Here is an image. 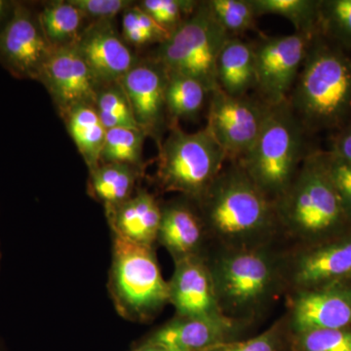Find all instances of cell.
<instances>
[{
    "label": "cell",
    "mask_w": 351,
    "mask_h": 351,
    "mask_svg": "<svg viewBox=\"0 0 351 351\" xmlns=\"http://www.w3.org/2000/svg\"><path fill=\"white\" fill-rule=\"evenodd\" d=\"M286 319L291 332L351 329V281L292 293Z\"/></svg>",
    "instance_id": "9a60e30c"
},
{
    "label": "cell",
    "mask_w": 351,
    "mask_h": 351,
    "mask_svg": "<svg viewBox=\"0 0 351 351\" xmlns=\"http://www.w3.org/2000/svg\"><path fill=\"white\" fill-rule=\"evenodd\" d=\"M210 240L221 249L272 244L280 232L276 205L237 162L223 167L196 202Z\"/></svg>",
    "instance_id": "6da1fadb"
},
{
    "label": "cell",
    "mask_w": 351,
    "mask_h": 351,
    "mask_svg": "<svg viewBox=\"0 0 351 351\" xmlns=\"http://www.w3.org/2000/svg\"><path fill=\"white\" fill-rule=\"evenodd\" d=\"M141 171L134 166L115 163H101L90 171L89 193L104 205L106 215L133 196Z\"/></svg>",
    "instance_id": "7402d4cb"
},
{
    "label": "cell",
    "mask_w": 351,
    "mask_h": 351,
    "mask_svg": "<svg viewBox=\"0 0 351 351\" xmlns=\"http://www.w3.org/2000/svg\"><path fill=\"white\" fill-rule=\"evenodd\" d=\"M315 36L294 32L263 38L253 44L258 97L267 105L289 100Z\"/></svg>",
    "instance_id": "30bf717a"
},
{
    "label": "cell",
    "mask_w": 351,
    "mask_h": 351,
    "mask_svg": "<svg viewBox=\"0 0 351 351\" xmlns=\"http://www.w3.org/2000/svg\"><path fill=\"white\" fill-rule=\"evenodd\" d=\"M55 48L27 7L16 5L0 29V61L14 75L38 80Z\"/></svg>",
    "instance_id": "7c38bea8"
},
{
    "label": "cell",
    "mask_w": 351,
    "mask_h": 351,
    "mask_svg": "<svg viewBox=\"0 0 351 351\" xmlns=\"http://www.w3.org/2000/svg\"><path fill=\"white\" fill-rule=\"evenodd\" d=\"M286 290L292 293L351 281V230L284 254Z\"/></svg>",
    "instance_id": "8fae6325"
},
{
    "label": "cell",
    "mask_w": 351,
    "mask_h": 351,
    "mask_svg": "<svg viewBox=\"0 0 351 351\" xmlns=\"http://www.w3.org/2000/svg\"><path fill=\"white\" fill-rule=\"evenodd\" d=\"M108 289L115 308L126 319L147 322L169 304L154 246L133 243L113 234Z\"/></svg>",
    "instance_id": "8992f818"
},
{
    "label": "cell",
    "mask_w": 351,
    "mask_h": 351,
    "mask_svg": "<svg viewBox=\"0 0 351 351\" xmlns=\"http://www.w3.org/2000/svg\"><path fill=\"white\" fill-rule=\"evenodd\" d=\"M136 121L147 135L157 137L165 117L167 73L156 61L137 63L119 82Z\"/></svg>",
    "instance_id": "e0dca14e"
},
{
    "label": "cell",
    "mask_w": 351,
    "mask_h": 351,
    "mask_svg": "<svg viewBox=\"0 0 351 351\" xmlns=\"http://www.w3.org/2000/svg\"><path fill=\"white\" fill-rule=\"evenodd\" d=\"M207 260L219 311L230 319L248 325L286 291L284 253L274 243L218 248Z\"/></svg>",
    "instance_id": "7a4b0ae2"
},
{
    "label": "cell",
    "mask_w": 351,
    "mask_h": 351,
    "mask_svg": "<svg viewBox=\"0 0 351 351\" xmlns=\"http://www.w3.org/2000/svg\"><path fill=\"white\" fill-rule=\"evenodd\" d=\"M147 136L140 128L108 129L101 149V164H125L142 169L143 145Z\"/></svg>",
    "instance_id": "4316f807"
},
{
    "label": "cell",
    "mask_w": 351,
    "mask_h": 351,
    "mask_svg": "<svg viewBox=\"0 0 351 351\" xmlns=\"http://www.w3.org/2000/svg\"><path fill=\"white\" fill-rule=\"evenodd\" d=\"M71 138L90 171L101 164L107 129L94 105H80L62 114Z\"/></svg>",
    "instance_id": "603a6c76"
},
{
    "label": "cell",
    "mask_w": 351,
    "mask_h": 351,
    "mask_svg": "<svg viewBox=\"0 0 351 351\" xmlns=\"http://www.w3.org/2000/svg\"><path fill=\"white\" fill-rule=\"evenodd\" d=\"M290 351H351V329L291 332Z\"/></svg>",
    "instance_id": "1f68e13d"
},
{
    "label": "cell",
    "mask_w": 351,
    "mask_h": 351,
    "mask_svg": "<svg viewBox=\"0 0 351 351\" xmlns=\"http://www.w3.org/2000/svg\"><path fill=\"white\" fill-rule=\"evenodd\" d=\"M199 2L195 0H144L138 6L171 34L193 15Z\"/></svg>",
    "instance_id": "836d02e7"
},
{
    "label": "cell",
    "mask_w": 351,
    "mask_h": 351,
    "mask_svg": "<svg viewBox=\"0 0 351 351\" xmlns=\"http://www.w3.org/2000/svg\"><path fill=\"white\" fill-rule=\"evenodd\" d=\"M323 159L328 174L351 221V165L331 152H323Z\"/></svg>",
    "instance_id": "e575fe53"
},
{
    "label": "cell",
    "mask_w": 351,
    "mask_h": 351,
    "mask_svg": "<svg viewBox=\"0 0 351 351\" xmlns=\"http://www.w3.org/2000/svg\"><path fill=\"white\" fill-rule=\"evenodd\" d=\"M330 152L351 165V119L338 130Z\"/></svg>",
    "instance_id": "8d00e7d4"
},
{
    "label": "cell",
    "mask_w": 351,
    "mask_h": 351,
    "mask_svg": "<svg viewBox=\"0 0 351 351\" xmlns=\"http://www.w3.org/2000/svg\"><path fill=\"white\" fill-rule=\"evenodd\" d=\"M208 240L206 226L195 201L184 197V200L171 201L162 206L157 241L169 252L174 262L207 256Z\"/></svg>",
    "instance_id": "d6986e66"
},
{
    "label": "cell",
    "mask_w": 351,
    "mask_h": 351,
    "mask_svg": "<svg viewBox=\"0 0 351 351\" xmlns=\"http://www.w3.org/2000/svg\"><path fill=\"white\" fill-rule=\"evenodd\" d=\"M9 2L0 0V22L5 17L7 12H8Z\"/></svg>",
    "instance_id": "f35d334b"
},
{
    "label": "cell",
    "mask_w": 351,
    "mask_h": 351,
    "mask_svg": "<svg viewBox=\"0 0 351 351\" xmlns=\"http://www.w3.org/2000/svg\"><path fill=\"white\" fill-rule=\"evenodd\" d=\"M210 94L209 89L195 78L167 73L166 113L175 122L195 119L209 101Z\"/></svg>",
    "instance_id": "cb8c5ba5"
},
{
    "label": "cell",
    "mask_w": 351,
    "mask_h": 351,
    "mask_svg": "<svg viewBox=\"0 0 351 351\" xmlns=\"http://www.w3.org/2000/svg\"><path fill=\"white\" fill-rule=\"evenodd\" d=\"M95 107L107 130L119 127L140 128L125 92L119 82L100 88Z\"/></svg>",
    "instance_id": "f1b7e54d"
},
{
    "label": "cell",
    "mask_w": 351,
    "mask_h": 351,
    "mask_svg": "<svg viewBox=\"0 0 351 351\" xmlns=\"http://www.w3.org/2000/svg\"><path fill=\"white\" fill-rule=\"evenodd\" d=\"M216 73L218 87L230 96H246L250 90H255L253 44L245 43L239 36L228 38L219 52Z\"/></svg>",
    "instance_id": "44dd1931"
},
{
    "label": "cell",
    "mask_w": 351,
    "mask_h": 351,
    "mask_svg": "<svg viewBox=\"0 0 351 351\" xmlns=\"http://www.w3.org/2000/svg\"><path fill=\"white\" fill-rule=\"evenodd\" d=\"M269 108L258 96L232 97L219 87L211 92L206 128L228 162H239L250 152Z\"/></svg>",
    "instance_id": "9c48e42d"
},
{
    "label": "cell",
    "mask_w": 351,
    "mask_h": 351,
    "mask_svg": "<svg viewBox=\"0 0 351 351\" xmlns=\"http://www.w3.org/2000/svg\"><path fill=\"white\" fill-rule=\"evenodd\" d=\"M156 178L166 193L198 202L225 167L228 158L206 127L186 133L177 124L160 143Z\"/></svg>",
    "instance_id": "52a82bcc"
},
{
    "label": "cell",
    "mask_w": 351,
    "mask_h": 351,
    "mask_svg": "<svg viewBox=\"0 0 351 351\" xmlns=\"http://www.w3.org/2000/svg\"><path fill=\"white\" fill-rule=\"evenodd\" d=\"M290 337L287 319L283 317L258 336L228 341L208 351H290Z\"/></svg>",
    "instance_id": "d6a6232c"
},
{
    "label": "cell",
    "mask_w": 351,
    "mask_h": 351,
    "mask_svg": "<svg viewBox=\"0 0 351 351\" xmlns=\"http://www.w3.org/2000/svg\"><path fill=\"white\" fill-rule=\"evenodd\" d=\"M122 32L126 43L137 47L162 43L170 36L138 5L130 6L124 11Z\"/></svg>",
    "instance_id": "4dcf8cb0"
},
{
    "label": "cell",
    "mask_w": 351,
    "mask_h": 351,
    "mask_svg": "<svg viewBox=\"0 0 351 351\" xmlns=\"http://www.w3.org/2000/svg\"><path fill=\"white\" fill-rule=\"evenodd\" d=\"M246 325L230 319L223 314L176 315L142 341L169 351H208L239 339Z\"/></svg>",
    "instance_id": "5bb4252c"
},
{
    "label": "cell",
    "mask_w": 351,
    "mask_h": 351,
    "mask_svg": "<svg viewBox=\"0 0 351 351\" xmlns=\"http://www.w3.org/2000/svg\"><path fill=\"white\" fill-rule=\"evenodd\" d=\"M288 101L307 135L339 130L351 119V58L317 34Z\"/></svg>",
    "instance_id": "3957f363"
},
{
    "label": "cell",
    "mask_w": 351,
    "mask_h": 351,
    "mask_svg": "<svg viewBox=\"0 0 351 351\" xmlns=\"http://www.w3.org/2000/svg\"><path fill=\"white\" fill-rule=\"evenodd\" d=\"M318 29L330 43L351 49V0L319 1Z\"/></svg>",
    "instance_id": "83f0119b"
},
{
    "label": "cell",
    "mask_w": 351,
    "mask_h": 351,
    "mask_svg": "<svg viewBox=\"0 0 351 351\" xmlns=\"http://www.w3.org/2000/svg\"><path fill=\"white\" fill-rule=\"evenodd\" d=\"M73 45L100 85L119 82L136 64L135 55L110 22H96Z\"/></svg>",
    "instance_id": "2e32d148"
},
{
    "label": "cell",
    "mask_w": 351,
    "mask_h": 351,
    "mask_svg": "<svg viewBox=\"0 0 351 351\" xmlns=\"http://www.w3.org/2000/svg\"><path fill=\"white\" fill-rule=\"evenodd\" d=\"M162 206L147 189H138L131 198L107 215L113 234L133 243L154 246L158 237Z\"/></svg>",
    "instance_id": "ffe728a7"
},
{
    "label": "cell",
    "mask_w": 351,
    "mask_h": 351,
    "mask_svg": "<svg viewBox=\"0 0 351 351\" xmlns=\"http://www.w3.org/2000/svg\"><path fill=\"white\" fill-rule=\"evenodd\" d=\"M130 351H169L165 350V348H161V346L151 345V343H143L141 341L140 343L136 348Z\"/></svg>",
    "instance_id": "74e56055"
},
{
    "label": "cell",
    "mask_w": 351,
    "mask_h": 351,
    "mask_svg": "<svg viewBox=\"0 0 351 351\" xmlns=\"http://www.w3.org/2000/svg\"><path fill=\"white\" fill-rule=\"evenodd\" d=\"M230 38L215 19L207 2L200 1L193 15L159 44L154 61L168 73L195 78L212 92L218 88L216 69L219 52Z\"/></svg>",
    "instance_id": "ba28073f"
},
{
    "label": "cell",
    "mask_w": 351,
    "mask_h": 351,
    "mask_svg": "<svg viewBox=\"0 0 351 351\" xmlns=\"http://www.w3.org/2000/svg\"><path fill=\"white\" fill-rule=\"evenodd\" d=\"M84 14L69 1H54L44 7L39 24L54 48L73 45L80 38Z\"/></svg>",
    "instance_id": "d4e9b609"
},
{
    "label": "cell",
    "mask_w": 351,
    "mask_h": 351,
    "mask_svg": "<svg viewBox=\"0 0 351 351\" xmlns=\"http://www.w3.org/2000/svg\"><path fill=\"white\" fill-rule=\"evenodd\" d=\"M280 232L297 246L319 243L351 230L338 191L328 174L323 152H309L282 196L274 202Z\"/></svg>",
    "instance_id": "277c9868"
},
{
    "label": "cell",
    "mask_w": 351,
    "mask_h": 351,
    "mask_svg": "<svg viewBox=\"0 0 351 351\" xmlns=\"http://www.w3.org/2000/svg\"><path fill=\"white\" fill-rule=\"evenodd\" d=\"M258 17L276 15L285 18L295 32L315 36L318 29V0H252Z\"/></svg>",
    "instance_id": "484cf974"
},
{
    "label": "cell",
    "mask_w": 351,
    "mask_h": 351,
    "mask_svg": "<svg viewBox=\"0 0 351 351\" xmlns=\"http://www.w3.org/2000/svg\"><path fill=\"white\" fill-rule=\"evenodd\" d=\"M60 112L80 105H94L100 84L75 45L55 48L38 78Z\"/></svg>",
    "instance_id": "4fadbf2b"
},
{
    "label": "cell",
    "mask_w": 351,
    "mask_h": 351,
    "mask_svg": "<svg viewBox=\"0 0 351 351\" xmlns=\"http://www.w3.org/2000/svg\"><path fill=\"white\" fill-rule=\"evenodd\" d=\"M174 263V274L168 282V289L169 304L175 307L176 315L223 314L217 301L207 256H195Z\"/></svg>",
    "instance_id": "ac0fdd59"
},
{
    "label": "cell",
    "mask_w": 351,
    "mask_h": 351,
    "mask_svg": "<svg viewBox=\"0 0 351 351\" xmlns=\"http://www.w3.org/2000/svg\"><path fill=\"white\" fill-rule=\"evenodd\" d=\"M207 5L230 38L256 29L258 15L252 0H207Z\"/></svg>",
    "instance_id": "f546056e"
},
{
    "label": "cell",
    "mask_w": 351,
    "mask_h": 351,
    "mask_svg": "<svg viewBox=\"0 0 351 351\" xmlns=\"http://www.w3.org/2000/svg\"><path fill=\"white\" fill-rule=\"evenodd\" d=\"M69 2L80 9L85 17L92 18L97 22H110L132 6L131 1L127 0H69Z\"/></svg>",
    "instance_id": "d590c367"
},
{
    "label": "cell",
    "mask_w": 351,
    "mask_h": 351,
    "mask_svg": "<svg viewBox=\"0 0 351 351\" xmlns=\"http://www.w3.org/2000/svg\"><path fill=\"white\" fill-rule=\"evenodd\" d=\"M306 131L289 101L270 107L260 135L239 165L276 202L294 181L309 152Z\"/></svg>",
    "instance_id": "5b68a950"
}]
</instances>
